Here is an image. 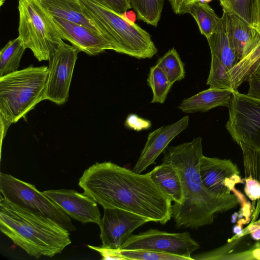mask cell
I'll list each match as a JSON object with an SVG mask.
<instances>
[{
  "label": "cell",
  "instance_id": "d6986e66",
  "mask_svg": "<svg viewBox=\"0 0 260 260\" xmlns=\"http://www.w3.org/2000/svg\"><path fill=\"white\" fill-rule=\"evenodd\" d=\"M151 180L174 203L180 204L183 200L182 182L179 173L171 163L167 161L149 172Z\"/></svg>",
  "mask_w": 260,
  "mask_h": 260
},
{
  "label": "cell",
  "instance_id": "9a60e30c",
  "mask_svg": "<svg viewBox=\"0 0 260 260\" xmlns=\"http://www.w3.org/2000/svg\"><path fill=\"white\" fill-rule=\"evenodd\" d=\"M52 18L62 39L68 41L79 52L96 55L106 50H113L112 44L102 35L59 17Z\"/></svg>",
  "mask_w": 260,
  "mask_h": 260
},
{
  "label": "cell",
  "instance_id": "8fae6325",
  "mask_svg": "<svg viewBox=\"0 0 260 260\" xmlns=\"http://www.w3.org/2000/svg\"><path fill=\"white\" fill-rule=\"evenodd\" d=\"M227 15L228 12L223 10L216 30L207 40L211 54L210 71L216 77L230 82L232 86V76L240 58L229 36Z\"/></svg>",
  "mask_w": 260,
  "mask_h": 260
},
{
  "label": "cell",
  "instance_id": "ffe728a7",
  "mask_svg": "<svg viewBox=\"0 0 260 260\" xmlns=\"http://www.w3.org/2000/svg\"><path fill=\"white\" fill-rule=\"evenodd\" d=\"M227 26L230 39L240 60L255 45L260 38V34L255 27L229 13Z\"/></svg>",
  "mask_w": 260,
  "mask_h": 260
},
{
  "label": "cell",
  "instance_id": "7c38bea8",
  "mask_svg": "<svg viewBox=\"0 0 260 260\" xmlns=\"http://www.w3.org/2000/svg\"><path fill=\"white\" fill-rule=\"evenodd\" d=\"M200 174L204 186L220 196L231 194L242 182L237 165L231 159L209 157L204 155L200 164Z\"/></svg>",
  "mask_w": 260,
  "mask_h": 260
},
{
  "label": "cell",
  "instance_id": "3957f363",
  "mask_svg": "<svg viewBox=\"0 0 260 260\" xmlns=\"http://www.w3.org/2000/svg\"><path fill=\"white\" fill-rule=\"evenodd\" d=\"M0 230L28 254L52 257L71 243L69 230L52 219L1 197Z\"/></svg>",
  "mask_w": 260,
  "mask_h": 260
},
{
  "label": "cell",
  "instance_id": "83f0119b",
  "mask_svg": "<svg viewBox=\"0 0 260 260\" xmlns=\"http://www.w3.org/2000/svg\"><path fill=\"white\" fill-rule=\"evenodd\" d=\"M124 124L127 128L138 132L149 129L151 126L150 120L142 118L135 114L128 115Z\"/></svg>",
  "mask_w": 260,
  "mask_h": 260
},
{
  "label": "cell",
  "instance_id": "74e56055",
  "mask_svg": "<svg viewBox=\"0 0 260 260\" xmlns=\"http://www.w3.org/2000/svg\"><path fill=\"white\" fill-rule=\"evenodd\" d=\"M210 1H211V0H197V2H207H207H209Z\"/></svg>",
  "mask_w": 260,
  "mask_h": 260
},
{
  "label": "cell",
  "instance_id": "277c9868",
  "mask_svg": "<svg viewBox=\"0 0 260 260\" xmlns=\"http://www.w3.org/2000/svg\"><path fill=\"white\" fill-rule=\"evenodd\" d=\"M226 128L243 153L245 187L260 193V99L234 91Z\"/></svg>",
  "mask_w": 260,
  "mask_h": 260
},
{
  "label": "cell",
  "instance_id": "e0dca14e",
  "mask_svg": "<svg viewBox=\"0 0 260 260\" xmlns=\"http://www.w3.org/2000/svg\"><path fill=\"white\" fill-rule=\"evenodd\" d=\"M36 1L51 16L81 25L104 37L99 27L84 13L80 0Z\"/></svg>",
  "mask_w": 260,
  "mask_h": 260
},
{
  "label": "cell",
  "instance_id": "d4e9b609",
  "mask_svg": "<svg viewBox=\"0 0 260 260\" xmlns=\"http://www.w3.org/2000/svg\"><path fill=\"white\" fill-rule=\"evenodd\" d=\"M156 65L162 70L172 84L185 77L184 63L174 48L170 49L159 58Z\"/></svg>",
  "mask_w": 260,
  "mask_h": 260
},
{
  "label": "cell",
  "instance_id": "6da1fadb",
  "mask_svg": "<svg viewBox=\"0 0 260 260\" xmlns=\"http://www.w3.org/2000/svg\"><path fill=\"white\" fill-rule=\"evenodd\" d=\"M84 192L104 208L120 209L149 221L166 224L172 218V201L151 180L111 161L96 162L79 180Z\"/></svg>",
  "mask_w": 260,
  "mask_h": 260
},
{
  "label": "cell",
  "instance_id": "5b68a950",
  "mask_svg": "<svg viewBox=\"0 0 260 260\" xmlns=\"http://www.w3.org/2000/svg\"><path fill=\"white\" fill-rule=\"evenodd\" d=\"M86 15L99 27L113 50L138 59L151 58L157 49L150 34L96 0H80Z\"/></svg>",
  "mask_w": 260,
  "mask_h": 260
},
{
  "label": "cell",
  "instance_id": "484cf974",
  "mask_svg": "<svg viewBox=\"0 0 260 260\" xmlns=\"http://www.w3.org/2000/svg\"><path fill=\"white\" fill-rule=\"evenodd\" d=\"M147 81L153 94L151 103H164L173 85L169 80L164 72L156 65L151 67Z\"/></svg>",
  "mask_w": 260,
  "mask_h": 260
},
{
  "label": "cell",
  "instance_id": "30bf717a",
  "mask_svg": "<svg viewBox=\"0 0 260 260\" xmlns=\"http://www.w3.org/2000/svg\"><path fill=\"white\" fill-rule=\"evenodd\" d=\"M79 51L64 42L50 58L44 100L62 105L68 100L73 74Z\"/></svg>",
  "mask_w": 260,
  "mask_h": 260
},
{
  "label": "cell",
  "instance_id": "4316f807",
  "mask_svg": "<svg viewBox=\"0 0 260 260\" xmlns=\"http://www.w3.org/2000/svg\"><path fill=\"white\" fill-rule=\"evenodd\" d=\"M119 252L125 260H188L183 256L147 249H120Z\"/></svg>",
  "mask_w": 260,
  "mask_h": 260
},
{
  "label": "cell",
  "instance_id": "ac0fdd59",
  "mask_svg": "<svg viewBox=\"0 0 260 260\" xmlns=\"http://www.w3.org/2000/svg\"><path fill=\"white\" fill-rule=\"evenodd\" d=\"M235 90L210 88L184 99L178 108L186 113L204 112L219 106H230Z\"/></svg>",
  "mask_w": 260,
  "mask_h": 260
},
{
  "label": "cell",
  "instance_id": "8d00e7d4",
  "mask_svg": "<svg viewBox=\"0 0 260 260\" xmlns=\"http://www.w3.org/2000/svg\"><path fill=\"white\" fill-rule=\"evenodd\" d=\"M256 25H260V0H256Z\"/></svg>",
  "mask_w": 260,
  "mask_h": 260
},
{
  "label": "cell",
  "instance_id": "8992f818",
  "mask_svg": "<svg viewBox=\"0 0 260 260\" xmlns=\"http://www.w3.org/2000/svg\"><path fill=\"white\" fill-rule=\"evenodd\" d=\"M47 66L27 67L0 77V116L15 123L32 110L44 95Z\"/></svg>",
  "mask_w": 260,
  "mask_h": 260
},
{
  "label": "cell",
  "instance_id": "d590c367",
  "mask_svg": "<svg viewBox=\"0 0 260 260\" xmlns=\"http://www.w3.org/2000/svg\"><path fill=\"white\" fill-rule=\"evenodd\" d=\"M122 15L125 19L132 23H135L136 20V15L133 11H127L122 14Z\"/></svg>",
  "mask_w": 260,
  "mask_h": 260
},
{
  "label": "cell",
  "instance_id": "44dd1931",
  "mask_svg": "<svg viewBox=\"0 0 260 260\" xmlns=\"http://www.w3.org/2000/svg\"><path fill=\"white\" fill-rule=\"evenodd\" d=\"M188 13L194 18L201 34L206 39L215 32L220 20L207 2L193 3L190 6Z\"/></svg>",
  "mask_w": 260,
  "mask_h": 260
},
{
  "label": "cell",
  "instance_id": "836d02e7",
  "mask_svg": "<svg viewBox=\"0 0 260 260\" xmlns=\"http://www.w3.org/2000/svg\"><path fill=\"white\" fill-rule=\"evenodd\" d=\"M1 120V144L2 141L5 138L7 130L10 125L12 124L11 122L9 121L3 117L0 116Z\"/></svg>",
  "mask_w": 260,
  "mask_h": 260
},
{
  "label": "cell",
  "instance_id": "52a82bcc",
  "mask_svg": "<svg viewBox=\"0 0 260 260\" xmlns=\"http://www.w3.org/2000/svg\"><path fill=\"white\" fill-rule=\"evenodd\" d=\"M18 37L39 61L49 60L64 42L50 15L36 0H18Z\"/></svg>",
  "mask_w": 260,
  "mask_h": 260
},
{
  "label": "cell",
  "instance_id": "f546056e",
  "mask_svg": "<svg viewBox=\"0 0 260 260\" xmlns=\"http://www.w3.org/2000/svg\"><path fill=\"white\" fill-rule=\"evenodd\" d=\"M249 82L248 95L260 99V69L253 72L248 79Z\"/></svg>",
  "mask_w": 260,
  "mask_h": 260
},
{
  "label": "cell",
  "instance_id": "2e32d148",
  "mask_svg": "<svg viewBox=\"0 0 260 260\" xmlns=\"http://www.w3.org/2000/svg\"><path fill=\"white\" fill-rule=\"evenodd\" d=\"M188 124L189 116H185L173 123L161 126L150 133L133 171L141 174L154 164L169 144L185 130Z\"/></svg>",
  "mask_w": 260,
  "mask_h": 260
},
{
  "label": "cell",
  "instance_id": "ba28073f",
  "mask_svg": "<svg viewBox=\"0 0 260 260\" xmlns=\"http://www.w3.org/2000/svg\"><path fill=\"white\" fill-rule=\"evenodd\" d=\"M0 191L11 202L50 218L69 231L76 230L71 217L34 185L1 173Z\"/></svg>",
  "mask_w": 260,
  "mask_h": 260
},
{
  "label": "cell",
  "instance_id": "e575fe53",
  "mask_svg": "<svg viewBox=\"0 0 260 260\" xmlns=\"http://www.w3.org/2000/svg\"><path fill=\"white\" fill-rule=\"evenodd\" d=\"M249 251L248 254L251 256V259H260V240Z\"/></svg>",
  "mask_w": 260,
  "mask_h": 260
},
{
  "label": "cell",
  "instance_id": "cb8c5ba5",
  "mask_svg": "<svg viewBox=\"0 0 260 260\" xmlns=\"http://www.w3.org/2000/svg\"><path fill=\"white\" fill-rule=\"evenodd\" d=\"M138 18L145 23L157 26L160 20L164 0H128Z\"/></svg>",
  "mask_w": 260,
  "mask_h": 260
},
{
  "label": "cell",
  "instance_id": "9c48e42d",
  "mask_svg": "<svg viewBox=\"0 0 260 260\" xmlns=\"http://www.w3.org/2000/svg\"><path fill=\"white\" fill-rule=\"evenodd\" d=\"M200 245L189 232L170 233L157 229L149 230L132 235L120 249H147L183 256L193 260L191 255Z\"/></svg>",
  "mask_w": 260,
  "mask_h": 260
},
{
  "label": "cell",
  "instance_id": "f1b7e54d",
  "mask_svg": "<svg viewBox=\"0 0 260 260\" xmlns=\"http://www.w3.org/2000/svg\"><path fill=\"white\" fill-rule=\"evenodd\" d=\"M96 1L119 14H122L132 8L128 0Z\"/></svg>",
  "mask_w": 260,
  "mask_h": 260
},
{
  "label": "cell",
  "instance_id": "d6a6232c",
  "mask_svg": "<svg viewBox=\"0 0 260 260\" xmlns=\"http://www.w3.org/2000/svg\"><path fill=\"white\" fill-rule=\"evenodd\" d=\"M247 232L254 240H260V220L250 224L247 228Z\"/></svg>",
  "mask_w": 260,
  "mask_h": 260
},
{
  "label": "cell",
  "instance_id": "7a4b0ae2",
  "mask_svg": "<svg viewBox=\"0 0 260 260\" xmlns=\"http://www.w3.org/2000/svg\"><path fill=\"white\" fill-rule=\"evenodd\" d=\"M202 138L198 137L190 142L167 147L162 161L171 163L181 178L183 200L172 206V217L177 228L198 229L212 224L215 216L235 208L239 204V196L234 193L220 196L204 186L200 164L203 154Z\"/></svg>",
  "mask_w": 260,
  "mask_h": 260
},
{
  "label": "cell",
  "instance_id": "7402d4cb",
  "mask_svg": "<svg viewBox=\"0 0 260 260\" xmlns=\"http://www.w3.org/2000/svg\"><path fill=\"white\" fill-rule=\"evenodd\" d=\"M25 49L19 37L6 44L0 51V77L18 70Z\"/></svg>",
  "mask_w": 260,
  "mask_h": 260
},
{
  "label": "cell",
  "instance_id": "1f68e13d",
  "mask_svg": "<svg viewBox=\"0 0 260 260\" xmlns=\"http://www.w3.org/2000/svg\"><path fill=\"white\" fill-rule=\"evenodd\" d=\"M173 12L176 14L188 13L190 6L197 0H168Z\"/></svg>",
  "mask_w": 260,
  "mask_h": 260
},
{
  "label": "cell",
  "instance_id": "4fadbf2b",
  "mask_svg": "<svg viewBox=\"0 0 260 260\" xmlns=\"http://www.w3.org/2000/svg\"><path fill=\"white\" fill-rule=\"evenodd\" d=\"M149 222L146 218L120 209L104 208L99 224L102 246L120 249L135 230Z\"/></svg>",
  "mask_w": 260,
  "mask_h": 260
},
{
  "label": "cell",
  "instance_id": "4dcf8cb0",
  "mask_svg": "<svg viewBox=\"0 0 260 260\" xmlns=\"http://www.w3.org/2000/svg\"><path fill=\"white\" fill-rule=\"evenodd\" d=\"M90 249L97 251L102 256V259H120L125 260L120 254V249H114L104 247H95L88 245Z\"/></svg>",
  "mask_w": 260,
  "mask_h": 260
},
{
  "label": "cell",
  "instance_id": "603a6c76",
  "mask_svg": "<svg viewBox=\"0 0 260 260\" xmlns=\"http://www.w3.org/2000/svg\"><path fill=\"white\" fill-rule=\"evenodd\" d=\"M223 10L255 27L256 25V0H219Z\"/></svg>",
  "mask_w": 260,
  "mask_h": 260
},
{
  "label": "cell",
  "instance_id": "5bb4252c",
  "mask_svg": "<svg viewBox=\"0 0 260 260\" xmlns=\"http://www.w3.org/2000/svg\"><path fill=\"white\" fill-rule=\"evenodd\" d=\"M43 192L74 219L83 223L93 222L99 225L101 222L97 203L84 192L66 189Z\"/></svg>",
  "mask_w": 260,
  "mask_h": 260
}]
</instances>
